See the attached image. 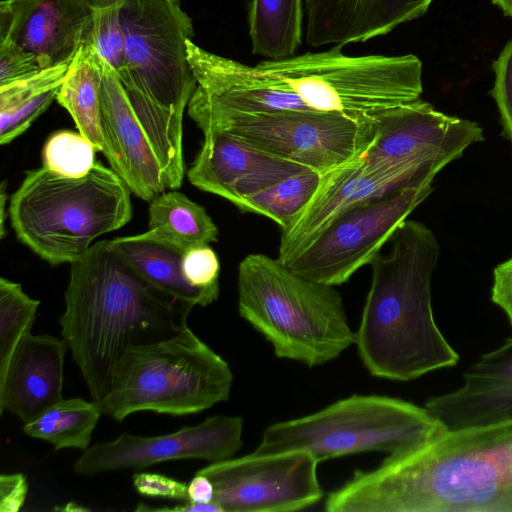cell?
<instances>
[{"label":"cell","mask_w":512,"mask_h":512,"mask_svg":"<svg viewBox=\"0 0 512 512\" xmlns=\"http://www.w3.org/2000/svg\"><path fill=\"white\" fill-rule=\"evenodd\" d=\"M328 512H512V421L446 430L416 449L356 470Z\"/></svg>","instance_id":"6da1fadb"},{"label":"cell","mask_w":512,"mask_h":512,"mask_svg":"<svg viewBox=\"0 0 512 512\" xmlns=\"http://www.w3.org/2000/svg\"><path fill=\"white\" fill-rule=\"evenodd\" d=\"M70 265L61 335L97 403L108 394L124 353L180 333L193 305L143 279L109 240Z\"/></svg>","instance_id":"7a4b0ae2"},{"label":"cell","mask_w":512,"mask_h":512,"mask_svg":"<svg viewBox=\"0 0 512 512\" xmlns=\"http://www.w3.org/2000/svg\"><path fill=\"white\" fill-rule=\"evenodd\" d=\"M390 241V252L369 264L371 285L355 344L371 375L410 381L455 366L459 355L433 315L431 279L440 255L434 233L407 219Z\"/></svg>","instance_id":"3957f363"},{"label":"cell","mask_w":512,"mask_h":512,"mask_svg":"<svg viewBox=\"0 0 512 512\" xmlns=\"http://www.w3.org/2000/svg\"><path fill=\"white\" fill-rule=\"evenodd\" d=\"M122 25L124 59L117 75L168 189H178L185 174L183 114L197 87L186 46L194 37L192 19L179 0H125Z\"/></svg>","instance_id":"277c9868"},{"label":"cell","mask_w":512,"mask_h":512,"mask_svg":"<svg viewBox=\"0 0 512 512\" xmlns=\"http://www.w3.org/2000/svg\"><path fill=\"white\" fill-rule=\"evenodd\" d=\"M131 193L120 176L100 162L82 177L42 166L26 173L8 212L17 238L36 255L51 265L71 264L97 237L130 221Z\"/></svg>","instance_id":"5b68a950"},{"label":"cell","mask_w":512,"mask_h":512,"mask_svg":"<svg viewBox=\"0 0 512 512\" xmlns=\"http://www.w3.org/2000/svg\"><path fill=\"white\" fill-rule=\"evenodd\" d=\"M238 311L279 358L310 368L336 359L355 343L335 286L292 272L277 258L249 254L238 267Z\"/></svg>","instance_id":"8992f818"},{"label":"cell","mask_w":512,"mask_h":512,"mask_svg":"<svg viewBox=\"0 0 512 512\" xmlns=\"http://www.w3.org/2000/svg\"><path fill=\"white\" fill-rule=\"evenodd\" d=\"M232 382L228 363L187 326L170 338L128 349L108 394L96 404L119 422L139 411L184 416L228 400Z\"/></svg>","instance_id":"52a82bcc"},{"label":"cell","mask_w":512,"mask_h":512,"mask_svg":"<svg viewBox=\"0 0 512 512\" xmlns=\"http://www.w3.org/2000/svg\"><path fill=\"white\" fill-rule=\"evenodd\" d=\"M445 431L425 407L389 396L354 394L316 413L268 426L253 453L303 450L320 463L367 451H410Z\"/></svg>","instance_id":"ba28073f"},{"label":"cell","mask_w":512,"mask_h":512,"mask_svg":"<svg viewBox=\"0 0 512 512\" xmlns=\"http://www.w3.org/2000/svg\"><path fill=\"white\" fill-rule=\"evenodd\" d=\"M340 45L288 59L263 60L258 68L316 111L371 121L423 92L422 63L412 54L349 56Z\"/></svg>","instance_id":"9c48e42d"},{"label":"cell","mask_w":512,"mask_h":512,"mask_svg":"<svg viewBox=\"0 0 512 512\" xmlns=\"http://www.w3.org/2000/svg\"><path fill=\"white\" fill-rule=\"evenodd\" d=\"M188 115L202 130L217 128L275 157L325 174L355 161L375 137L374 124L340 113H233L192 96Z\"/></svg>","instance_id":"30bf717a"},{"label":"cell","mask_w":512,"mask_h":512,"mask_svg":"<svg viewBox=\"0 0 512 512\" xmlns=\"http://www.w3.org/2000/svg\"><path fill=\"white\" fill-rule=\"evenodd\" d=\"M432 181L408 183L350 207L285 266L307 279L342 285L381 252L398 227L431 194Z\"/></svg>","instance_id":"8fae6325"},{"label":"cell","mask_w":512,"mask_h":512,"mask_svg":"<svg viewBox=\"0 0 512 512\" xmlns=\"http://www.w3.org/2000/svg\"><path fill=\"white\" fill-rule=\"evenodd\" d=\"M372 122L375 137L361 156L370 170L405 167L435 177L484 140L478 123L438 111L420 98L385 109Z\"/></svg>","instance_id":"7c38bea8"},{"label":"cell","mask_w":512,"mask_h":512,"mask_svg":"<svg viewBox=\"0 0 512 512\" xmlns=\"http://www.w3.org/2000/svg\"><path fill=\"white\" fill-rule=\"evenodd\" d=\"M317 460L307 451L245 455L211 462L197 472L210 479L223 512H291L318 503Z\"/></svg>","instance_id":"4fadbf2b"},{"label":"cell","mask_w":512,"mask_h":512,"mask_svg":"<svg viewBox=\"0 0 512 512\" xmlns=\"http://www.w3.org/2000/svg\"><path fill=\"white\" fill-rule=\"evenodd\" d=\"M242 431V417L215 415L165 435L143 437L123 432L113 441L89 446L75 461L73 469L77 474L90 476L143 469L179 459L217 462L231 458L241 448Z\"/></svg>","instance_id":"5bb4252c"},{"label":"cell","mask_w":512,"mask_h":512,"mask_svg":"<svg viewBox=\"0 0 512 512\" xmlns=\"http://www.w3.org/2000/svg\"><path fill=\"white\" fill-rule=\"evenodd\" d=\"M0 40L32 53L42 69L71 62L82 44H95L91 0H2Z\"/></svg>","instance_id":"9a60e30c"},{"label":"cell","mask_w":512,"mask_h":512,"mask_svg":"<svg viewBox=\"0 0 512 512\" xmlns=\"http://www.w3.org/2000/svg\"><path fill=\"white\" fill-rule=\"evenodd\" d=\"M434 178L405 167L370 170L361 158L322 174L311 199L291 224L282 230L277 259L285 265L332 219L350 207L399 186Z\"/></svg>","instance_id":"2e32d148"},{"label":"cell","mask_w":512,"mask_h":512,"mask_svg":"<svg viewBox=\"0 0 512 512\" xmlns=\"http://www.w3.org/2000/svg\"><path fill=\"white\" fill-rule=\"evenodd\" d=\"M202 132L203 144L187 177L198 189L227 199L236 207L252 194L311 170L261 151L226 131L204 128Z\"/></svg>","instance_id":"e0dca14e"},{"label":"cell","mask_w":512,"mask_h":512,"mask_svg":"<svg viewBox=\"0 0 512 512\" xmlns=\"http://www.w3.org/2000/svg\"><path fill=\"white\" fill-rule=\"evenodd\" d=\"M100 124L103 153L137 197L151 201L168 189L159 160L115 70L103 60Z\"/></svg>","instance_id":"ac0fdd59"},{"label":"cell","mask_w":512,"mask_h":512,"mask_svg":"<svg viewBox=\"0 0 512 512\" xmlns=\"http://www.w3.org/2000/svg\"><path fill=\"white\" fill-rule=\"evenodd\" d=\"M187 55L197 80L193 97L233 113L316 111L297 94L266 76L258 66L211 53L187 40Z\"/></svg>","instance_id":"d6986e66"},{"label":"cell","mask_w":512,"mask_h":512,"mask_svg":"<svg viewBox=\"0 0 512 512\" xmlns=\"http://www.w3.org/2000/svg\"><path fill=\"white\" fill-rule=\"evenodd\" d=\"M63 339L28 333L15 349L0 380V414L16 415L24 424L41 416L63 399Z\"/></svg>","instance_id":"ffe728a7"},{"label":"cell","mask_w":512,"mask_h":512,"mask_svg":"<svg viewBox=\"0 0 512 512\" xmlns=\"http://www.w3.org/2000/svg\"><path fill=\"white\" fill-rule=\"evenodd\" d=\"M433 0H305L306 41L345 46L386 35L420 18Z\"/></svg>","instance_id":"44dd1931"},{"label":"cell","mask_w":512,"mask_h":512,"mask_svg":"<svg viewBox=\"0 0 512 512\" xmlns=\"http://www.w3.org/2000/svg\"><path fill=\"white\" fill-rule=\"evenodd\" d=\"M458 389L434 396L425 408L448 431L512 421V382L465 372Z\"/></svg>","instance_id":"7402d4cb"},{"label":"cell","mask_w":512,"mask_h":512,"mask_svg":"<svg viewBox=\"0 0 512 512\" xmlns=\"http://www.w3.org/2000/svg\"><path fill=\"white\" fill-rule=\"evenodd\" d=\"M109 244L143 279L174 298L193 306L216 301L187 282L182 271V251L142 234L114 238Z\"/></svg>","instance_id":"603a6c76"},{"label":"cell","mask_w":512,"mask_h":512,"mask_svg":"<svg viewBox=\"0 0 512 512\" xmlns=\"http://www.w3.org/2000/svg\"><path fill=\"white\" fill-rule=\"evenodd\" d=\"M148 230L143 236L168 244L183 253L218 240V228L206 209L170 189L150 201Z\"/></svg>","instance_id":"cb8c5ba5"},{"label":"cell","mask_w":512,"mask_h":512,"mask_svg":"<svg viewBox=\"0 0 512 512\" xmlns=\"http://www.w3.org/2000/svg\"><path fill=\"white\" fill-rule=\"evenodd\" d=\"M103 61L93 45L82 44L75 53L57 93V102L74 120L78 132L103 152L100 92Z\"/></svg>","instance_id":"d4e9b609"},{"label":"cell","mask_w":512,"mask_h":512,"mask_svg":"<svg viewBox=\"0 0 512 512\" xmlns=\"http://www.w3.org/2000/svg\"><path fill=\"white\" fill-rule=\"evenodd\" d=\"M303 18L302 0H251L247 19L252 53L272 61L295 56Z\"/></svg>","instance_id":"484cf974"},{"label":"cell","mask_w":512,"mask_h":512,"mask_svg":"<svg viewBox=\"0 0 512 512\" xmlns=\"http://www.w3.org/2000/svg\"><path fill=\"white\" fill-rule=\"evenodd\" d=\"M71 62L0 86V143L8 144L24 133L57 97Z\"/></svg>","instance_id":"4316f807"},{"label":"cell","mask_w":512,"mask_h":512,"mask_svg":"<svg viewBox=\"0 0 512 512\" xmlns=\"http://www.w3.org/2000/svg\"><path fill=\"white\" fill-rule=\"evenodd\" d=\"M102 415L97 404L82 398L62 399L34 421L24 424L25 434L47 441L55 450L89 447Z\"/></svg>","instance_id":"83f0119b"},{"label":"cell","mask_w":512,"mask_h":512,"mask_svg":"<svg viewBox=\"0 0 512 512\" xmlns=\"http://www.w3.org/2000/svg\"><path fill=\"white\" fill-rule=\"evenodd\" d=\"M322 174L306 170L252 194L237 206L242 212L265 216L287 228L318 188Z\"/></svg>","instance_id":"f1b7e54d"},{"label":"cell","mask_w":512,"mask_h":512,"mask_svg":"<svg viewBox=\"0 0 512 512\" xmlns=\"http://www.w3.org/2000/svg\"><path fill=\"white\" fill-rule=\"evenodd\" d=\"M40 301L28 296L19 283L0 279V380L21 340L31 332Z\"/></svg>","instance_id":"f546056e"},{"label":"cell","mask_w":512,"mask_h":512,"mask_svg":"<svg viewBox=\"0 0 512 512\" xmlns=\"http://www.w3.org/2000/svg\"><path fill=\"white\" fill-rule=\"evenodd\" d=\"M95 148L81 133L69 130L52 134L43 147V166L67 177H82L95 164Z\"/></svg>","instance_id":"4dcf8cb0"},{"label":"cell","mask_w":512,"mask_h":512,"mask_svg":"<svg viewBox=\"0 0 512 512\" xmlns=\"http://www.w3.org/2000/svg\"><path fill=\"white\" fill-rule=\"evenodd\" d=\"M97 52L116 73L123 67L125 36L122 8L125 0H91Z\"/></svg>","instance_id":"1f68e13d"},{"label":"cell","mask_w":512,"mask_h":512,"mask_svg":"<svg viewBox=\"0 0 512 512\" xmlns=\"http://www.w3.org/2000/svg\"><path fill=\"white\" fill-rule=\"evenodd\" d=\"M182 271L187 282L210 294L215 300L220 292V262L210 245L192 248L184 253Z\"/></svg>","instance_id":"d6a6232c"},{"label":"cell","mask_w":512,"mask_h":512,"mask_svg":"<svg viewBox=\"0 0 512 512\" xmlns=\"http://www.w3.org/2000/svg\"><path fill=\"white\" fill-rule=\"evenodd\" d=\"M495 80L490 91L496 102L502 135L512 145V40H510L492 65Z\"/></svg>","instance_id":"836d02e7"},{"label":"cell","mask_w":512,"mask_h":512,"mask_svg":"<svg viewBox=\"0 0 512 512\" xmlns=\"http://www.w3.org/2000/svg\"><path fill=\"white\" fill-rule=\"evenodd\" d=\"M42 70L32 53L10 40H0V86L23 80Z\"/></svg>","instance_id":"e575fe53"},{"label":"cell","mask_w":512,"mask_h":512,"mask_svg":"<svg viewBox=\"0 0 512 512\" xmlns=\"http://www.w3.org/2000/svg\"><path fill=\"white\" fill-rule=\"evenodd\" d=\"M135 490L145 497L188 501V485L173 478L141 472L133 475Z\"/></svg>","instance_id":"d590c367"},{"label":"cell","mask_w":512,"mask_h":512,"mask_svg":"<svg viewBox=\"0 0 512 512\" xmlns=\"http://www.w3.org/2000/svg\"><path fill=\"white\" fill-rule=\"evenodd\" d=\"M467 372L512 382V338L506 339L497 349L481 355Z\"/></svg>","instance_id":"8d00e7d4"},{"label":"cell","mask_w":512,"mask_h":512,"mask_svg":"<svg viewBox=\"0 0 512 512\" xmlns=\"http://www.w3.org/2000/svg\"><path fill=\"white\" fill-rule=\"evenodd\" d=\"M28 493L27 478L23 473L0 475V511L18 512Z\"/></svg>","instance_id":"74e56055"},{"label":"cell","mask_w":512,"mask_h":512,"mask_svg":"<svg viewBox=\"0 0 512 512\" xmlns=\"http://www.w3.org/2000/svg\"><path fill=\"white\" fill-rule=\"evenodd\" d=\"M491 300L505 312L512 326V257L493 270Z\"/></svg>","instance_id":"f35d334b"},{"label":"cell","mask_w":512,"mask_h":512,"mask_svg":"<svg viewBox=\"0 0 512 512\" xmlns=\"http://www.w3.org/2000/svg\"><path fill=\"white\" fill-rule=\"evenodd\" d=\"M188 498L194 502H212L214 498V487L208 477L196 472L192 480L187 484Z\"/></svg>","instance_id":"ab89813d"},{"label":"cell","mask_w":512,"mask_h":512,"mask_svg":"<svg viewBox=\"0 0 512 512\" xmlns=\"http://www.w3.org/2000/svg\"><path fill=\"white\" fill-rule=\"evenodd\" d=\"M5 185H6V181H4L2 183V186H1V200H0V206H1V237L3 238L4 237V221H5V204H6V201H7V195L5 193Z\"/></svg>","instance_id":"60d3db41"},{"label":"cell","mask_w":512,"mask_h":512,"mask_svg":"<svg viewBox=\"0 0 512 512\" xmlns=\"http://www.w3.org/2000/svg\"><path fill=\"white\" fill-rule=\"evenodd\" d=\"M492 3L498 6L506 16L512 17V0H492Z\"/></svg>","instance_id":"b9f144b4"},{"label":"cell","mask_w":512,"mask_h":512,"mask_svg":"<svg viewBox=\"0 0 512 512\" xmlns=\"http://www.w3.org/2000/svg\"><path fill=\"white\" fill-rule=\"evenodd\" d=\"M62 510H67V511H82V510H86L85 508H82L81 506H78L77 504L75 503H68L66 504V507L63 508Z\"/></svg>","instance_id":"7bdbcfd3"}]
</instances>
